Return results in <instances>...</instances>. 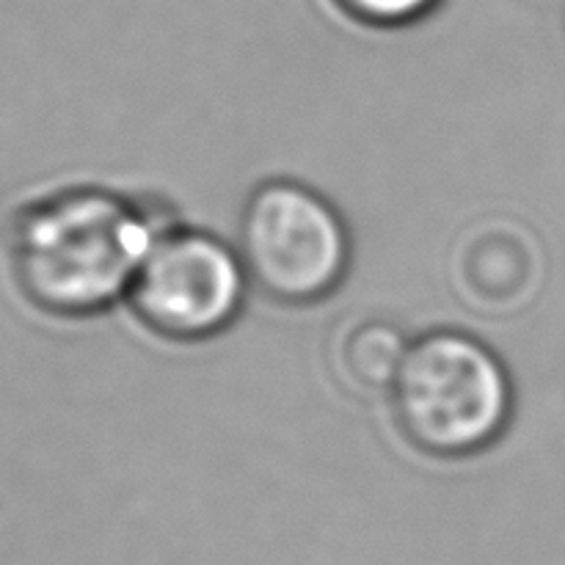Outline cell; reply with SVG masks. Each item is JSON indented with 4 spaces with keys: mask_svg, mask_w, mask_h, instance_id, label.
Listing matches in <instances>:
<instances>
[{
    "mask_svg": "<svg viewBox=\"0 0 565 565\" xmlns=\"http://www.w3.org/2000/svg\"><path fill=\"white\" fill-rule=\"evenodd\" d=\"M248 287L235 243L169 221L149 246L127 303L163 340L207 342L235 326Z\"/></svg>",
    "mask_w": 565,
    "mask_h": 565,
    "instance_id": "obj_4",
    "label": "cell"
},
{
    "mask_svg": "<svg viewBox=\"0 0 565 565\" xmlns=\"http://www.w3.org/2000/svg\"><path fill=\"white\" fill-rule=\"evenodd\" d=\"M452 292L480 318H513L544 281L541 241L519 218H483L461 232L450 254Z\"/></svg>",
    "mask_w": 565,
    "mask_h": 565,
    "instance_id": "obj_5",
    "label": "cell"
},
{
    "mask_svg": "<svg viewBox=\"0 0 565 565\" xmlns=\"http://www.w3.org/2000/svg\"><path fill=\"white\" fill-rule=\"evenodd\" d=\"M386 401L395 428L414 450L456 461L502 439L516 392L500 353L480 337L434 329L412 340Z\"/></svg>",
    "mask_w": 565,
    "mask_h": 565,
    "instance_id": "obj_2",
    "label": "cell"
},
{
    "mask_svg": "<svg viewBox=\"0 0 565 565\" xmlns=\"http://www.w3.org/2000/svg\"><path fill=\"white\" fill-rule=\"evenodd\" d=\"M235 248L254 290L281 307H312L334 296L353 259L340 210L312 185L287 177L248 193Z\"/></svg>",
    "mask_w": 565,
    "mask_h": 565,
    "instance_id": "obj_3",
    "label": "cell"
},
{
    "mask_svg": "<svg viewBox=\"0 0 565 565\" xmlns=\"http://www.w3.org/2000/svg\"><path fill=\"white\" fill-rule=\"evenodd\" d=\"M160 210L97 185L64 188L11 218L6 259L17 290L53 318H94L127 301L158 232Z\"/></svg>",
    "mask_w": 565,
    "mask_h": 565,
    "instance_id": "obj_1",
    "label": "cell"
},
{
    "mask_svg": "<svg viewBox=\"0 0 565 565\" xmlns=\"http://www.w3.org/2000/svg\"><path fill=\"white\" fill-rule=\"evenodd\" d=\"M445 0H334L337 9L367 28H406L434 14Z\"/></svg>",
    "mask_w": 565,
    "mask_h": 565,
    "instance_id": "obj_7",
    "label": "cell"
},
{
    "mask_svg": "<svg viewBox=\"0 0 565 565\" xmlns=\"http://www.w3.org/2000/svg\"><path fill=\"white\" fill-rule=\"evenodd\" d=\"M412 337L390 318H356L337 334L334 370L337 379L359 395H386L401 373Z\"/></svg>",
    "mask_w": 565,
    "mask_h": 565,
    "instance_id": "obj_6",
    "label": "cell"
}]
</instances>
